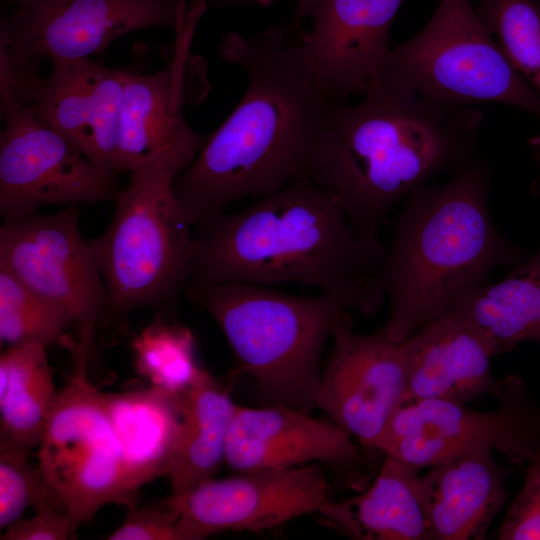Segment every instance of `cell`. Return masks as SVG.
I'll return each mask as SVG.
<instances>
[{
  "mask_svg": "<svg viewBox=\"0 0 540 540\" xmlns=\"http://www.w3.org/2000/svg\"><path fill=\"white\" fill-rule=\"evenodd\" d=\"M224 59L246 73L239 104L174 180L179 206L199 227L232 202L307 178L309 157L335 100L319 85L300 39L273 26L222 41Z\"/></svg>",
  "mask_w": 540,
  "mask_h": 540,
  "instance_id": "cell-1",
  "label": "cell"
},
{
  "mask_svg": "<svg viewBox=\"0 0 540 540\" xmlns=\"http://www.w3.org/2000/svg\"><path fill=\"white\" fill-rule=\"evenodd\" d=\"M197 228L190 282L300 284L364 314L386 302L388 248L357 230L339 201L309 178Z\"/></svg>",
  "mask_w": 540,
  "mask_h": 540,
  "instance_id": "cell-2",
  "label": "cell"
},
{
  "mask_svg": "<svg viewBox=\"0 0 540 540\" xmlns=\"http://www.w3.org/2000/svg\"><path fill=\"white\" fill-rule=\"evenodd\" d=\"M483 115L443 106L375 77L361 102L330 106L307 178L329 191L361 233L378 236L390 210L475 156Z\"/></svg>",
  "mask_w": 540,
  "mask_h": 540,
  "instance_id": "cell-3",
  "label": "cell"
},
{
  "mask_svg": "<svg viewBox=\"0 0 540 540\" xmlns=\"http://www.w3.org/2000/svg\"><path fill=\"white\" fill-rule=\"evenodd\" d=\"M491 177L490 165L475 155L446 182L405 199L382 275L384 327L393 340L403 342L445 314L496 268L525 260L491 218Z\"/></svg>",
  "mask_w": 540,
  "mask_h": 540,
  "instance_id": "cell-4",
  "label": "cell"
},
{
  "mask_svg": "<svg viewBox=\"0 0 540 540\" xmlns=\"http://www.w3.org/2000/svg\"><path fill=\"white\" fill-rule=\"evenodd\" d=\"M185 291L219 326L263 405L305 412L316 407L323 351L350 310L340 300L245 282H189Z\"/></svg>",
  "mask_w": 540,
  "mask_h": 540,
  "instance_id": "cell-5",
  "label": "cell"
},
{
  "mask_svg": "<svg viewBox=\"0 0 540 540\" xmlns=\"http://www.w3.org/2000/svg\"><path fill=\"white\" fill-rule=\"evenodd\" d=\"M180 169L156 162L130 173L105 232L88 240L106 297L98 330L139 308L171 310L192 278L195 235L174 192Z\"/></svg>",
  "mask_w": 540,
  "mask_h": 540,
  "instance_id": "cell-6",
  "label": "cell"
},
{
  "mask_svg": "<svg viewBox=\"0 0 540 540\" xmlns=\"http://www.w3.org/2000/svg\"><path fill=\"white\" fill-rule=\"evenodd\" d=\"M375 77L443 106L497 103L540 120V94L507 60L470 0H439L416 35L389 49Z\"/></svg>",
  "mask_w": 540,
  "mask_h": 540,
  "instance_id": "cell-7",
  "label": "cell"
},
{
  "mask_svg": "<svg viewBox=\"0 0 540 540\" xmlns=\"http://www.w3.org/2000/svg\"><path fill=\"white\" fill-rule=\"evenodd\" d=\"M75 367L57 391L39 443L38 469L76 529L104 505H132L119 441L88 379L90 358L77 341L68 349Z\"/></svg>",
  "mask_w": 540,
  "mask_h": 540,
  "instance_id": "cell-8",
  "label": "cell"
},
{
  "mask_svg": "<svg viewBox=\"0 0 540 540\" xmlns=\"http://www.w3.org/2000/svg\"><path fill=\"white\" fill-rule=\"evenodd\" d=\"M491 393L500 406L490 412L440 399L401 405L374 449L417 469L487 449L528 463L540 451V407L516 375L496 379Z\"/></svg>",
  "mask_w": 540,
  "mask_h": 540,
  "instance_id": "cell-9",
  "label": "cell"
},
{
  "mask_svg": "<svg viewBox=\"0 0 540 540\" xmlns=\"http://www.w3.org/2000/svg\"><path fill=\"white\" fill-rule=\"evenodd\" d=\"M80 210L38 212L0 227V268L63 312L90 360L105 304V287L94 253L79 228Z\"/></svg>",
  "mask_w": 540,
  "mask_h": 540,
  "instance_id": "cell-10",
  "label": "cell"
},
{
  "mask_svg": "<svg viewBox=\"0 0 540 540\" xmlns=\"http://www.w3.org/2000/svg\"><path fill=\"white\" fill-rule=\"evenodd\" d=\"M200 19H193L177 33L173 58L150 74L131 71L123 94L115 173L132 171L156 162L187 169L208 135L192 129L184 107L203 101L209 90L203 58L190 50Z\"/></svg>",
  "mask_w": 540,
  "mask_h": 540,
  "instance_id": "cell-11",
  "label": "cell"
},
{
  "mask_svg": "<svg viewBox=\"0 0 540 540\" xmlns=\"http://www.w3.org/2000/svg\"><path fill=\"white\" fill-rule=\"evenodd\" d=\"M0 43L16 51L53 59L102 54L116 39L148 28L176 34L202 0H6Z\"/></svg>",
  "mask_w": 540,
  "mask_h": 540,
  "instance_id": "cell-12",
  "label": "cell"
},
{
  "mask_svg": "<svg viewBox=\"0 0 540 540\" xmlns=\"http://www.w3.org/2000/svg\"><path fill=\"white\" fill-rule=\"evenodd\" d=\"M0 216L14 220L46 205H93L114 201L116 174L93 164L31 107L1 115Z\"/></svg>",
  "mask_w": 540,
  "mask_h": 540,
  "instance_id": "cell-13",
  "label": "cell"
},
{
  "mask_svg": "<svg viewBox=\"0 0 540 540\" xmlns=\"http://www.w3.org/2000/svg\"><path fill=\"white\" fill-rule=\"evenodd\" d=\"M177 540H200L226 530L263 531L313 512H325L330 485L317 465L240 472L172 493Z\"/></svg>",
  "mask_w": 540,
  "mask_h": 540,
  "instance_id": "cell-14",
  "label": "cell"
},
{
  "mask_svg": "<svg viewBox=\"0 0 540 540\" xmlns=\"http://www.w3.org/2000/svg\"><path fill=\"white\" fill-rule=\"evenodd\" d=\"M331 340L315 406L363 446L374 448L406 389L404 341L393 340L384 326L356 333L350 310L338 319Z\"/></svg>",
  "mask_w": 540,
  "mask_h": 540,
  "instance_id": "cell-15",
  "label": "cell"
},
{
  "mask_svg": "<svg viewBox=\"0 0 540 540\" xmlns=\"http://www.w3.org/2000/svg\"><path fill=\"white\" fill-rule=\"evenodd\" d=\"M404 0H323L302 34L321 88L338 102L364 94L390 47V30Z\"/></svg>",
  "mask_w": 540,
  "mask_h": 540,
  "instance_id": "cell-16",
  "label": "cell"
},
{
  "mask_svg": "<svg viewBox=\"0 0 540 540\" xmlns=\"http://www.w3.org/2000/svg\"><path fill=\"white\" fill-rule=\"evenodd\" d=\"M131 71L91 58L53 59L31 108L93 164L116 174L120 112Z\"/></svg>",
  "mask_w": 540,
  "mask_h": 540,
  "instance_id": "cell-17",
  "label": "cell"
},
{
  "mask_svg": "<svg viewBox=\"0 0 540 540\" xmlns=\"http://www.w3.org/2000/svg\"><path fill=\"white\" fill-rule=\"evenodd\" d=\"M286 406L237 405L224 461L237 471L282 469L325 461L339 465L360 459L350 435L334 422Z\"/></svg>",
  "mask_w": 540,
  "mask_h": 540,
  "instance_id": "cell-18",
  "label": "cell"
},
{
  "mask_svg": "<svg viewBox=\"0 0 540 540\" xmlns=\"http://www.w3.org/2000/svg\"><path fill=\"white\" fill-rule=\"evenodd\" d=\"M404 347L407 383L401 405L427 399L466 404L492 392L494 347L468 321L445 313L419 328Z\"/></svg>",
  "mask_w": 540,
  "mask_h": 540,
  "instance_id": "cell-19",
  "label": "cell"
},
{
  "mask_svg": "<svg viewBox=\"0 0 540 540\" xmlns=\"http://www.w3.org/2000/svg\"><path fill=\"white\" fill-rule=\"evenodd\" d=\"M420 477L428 540H482L508 499L510 470L492 450L468 453L438 465Z\"/></svg>",
  "mask_w": 540,
  "mask_h": 540,
  "instance_id": "cell-20",
  "label": "cell"
},
{
  "mask_svg": "<svg viewBox=\"0 0 540 540\" xmlns=\"http://www.w3.org/2000/svg\"><path fill=\"white\" fill-rule=\"evenodd\" d=\"M101 400L119 441L129 488L166 476L182 420V395L158 388L104 393Z\"/></svg>",
  "mask_w": 540,
  "mask_h": 540,
  "instance_id": "cell-21",
  "label": "cell"
},
{
  "mask_svg": "<svg viewBox=\"0 0 540 540\" xmlns=\"http://www.w3.org/2000/svg\"><path fill=\"white\" fill-rule=\"evenodd\" d=\"M236 407L221 382L201 368L182 397L180 432L166 472L172 493L214 478Z\"/></svg>",
  "mask_w": 540,
  "mask_h": 540,
  "instance_id": "cell-22",
  "label": "cell"
},
{
  "mask_svg": "<svg viewBox=\"0 0 540 540\" xmlns=\"http://www.w3.org/2000/svg\"><path fill=\"white\" fill-rule=\"evenodd\" d=\"M446 313L482 331L496 355L524 342L540 343V246L503 280L476 286Z\"/></svg>",
  "mask_w": 540,
  "mask_h": 540,
  "instance_id": "cell-23",
  "label": "cell"
},
{
  "mask_svg": "<svg viewBox=\"0 0 540 540\" xmlns=\"http://www.w3.org/2000/svg\"><path fill=\"white\" fill-rule=\"evenodd\" d=\"M343 504L353 537L428 540L417 468L395 458L386 456L370 488Z\"/></svg>",
  "mask_w": 540,
  "mask_h": 540,
  "instance_id": "cell-24",
  "label": "cell"
},
{
  "mask_svg": "<svg viewBox=\"0 0 540 540\" xmlns=\"http://www.w3.org/2000/svg\"><path fill=\"white\" fill-rule=\"evenodd\" d=\"M46 349L9 346L0 357V440L28 451L39 445L57 393Z\"/></svg>",
  "mask_w": 540,
  "mask_h": 540,
  "instance_id": "cell-25",
  "label": "cell"
},
{
  "mask_svg": "<svg viewBox=\"0 0 540 540\" xmlns=\"http://www.w3.org/2000/svg\"><path fill=\"white\" fill-rule=\"evenodd\" d=\"M132 350L137 373L150 386L170 394H184L202 368L196 362L191 331L160 316L133 338Z\"/></svg>",
  "mask_w": 540,
  "mask_h": 540,
  "instance_id": "cell-26",
  "label": "cell"
},
{
  "mask_svg": "<svg viewBox=\"0 0 540 540\" xmlns=\"http://www.w3.org/2000/svg\"><path fill=\"white\" fill-rule=\"evenodd\" d=\"M69 318L7 270L0 268V340L67 348L75 337Z\"/></svg>",
  "mask_w": 540,
  "mask_h": 540,
  "instance_id": "cell-27",
  "label": "cell"
},
{
  "mask_svg": "<svg viewBox=\"0 0 540 540\" xmlns=\"http://www.w3.org/2000/svg\"><path fill=\"white\" fill-rule=\"evenodd\" d=\"M475 9L510 64L540 94L538 0H478Z\"/></svg>",
  "mask_w": 540,
  "mask_h": 540,
  "instance_id": "cell-28",
  "label": "cell"
},
{
  "mask_svg": "<svg viewBox=\"0 0 540 540\" xmlns=\"http://www.w3.org/2000/svg\"><path fill=\"white\" fill-rule=\"evenodd\" d=\"M28 450L0 440V528L23 518L28 507L60 501L38 468L28 462Z\"/></svg>",
  "mask_w": 540,
  "mask_h": 540,
  "instance_id": "cell-29",
  "label": "cell"
},
{
  "mask_svg": "<svg viewBox=\"0 0 540 540\" xmlns=\"http://www.w3.org/2000/svg\"><path fill=\"white\" fill-rule=\"evenodd\" d=\"M41 58L0 43V113L31 107L43 77L39 74Z\"/></svg>",
  "mask_w": 540,
  "mask_h": 540,
  "instance_id": "cell-30",
  "label": "cell"
},
{
  "mask_svg": "<svg viewBox=\"0 0 540 540\" xmlns=\"http://www.w3.org/2000/svg\"><path fill=\"white\" fill-rule=\"evenodd\" d=\"M500 540H540V451L528 461L522 489L510 504Z\"/></svg>",
  "mask_w": 540,
  "mask_h": 540,
  "instance_id": "cell-31",
  "label": "cell"
},
{
  "mask_svg": "<svg viewBox=\"0 0 540 540\" xmlns=\"http://www.w3.org/2000/svg\"><path fill=\"white\" fill-rule=\"evenodd\" d=\"M126 515L109 540H177L178 512L170 498L126 506Z\"/></svg>",
  "mask_w": 540,
  "mask_h": 540,
  "instance_id": "cell-32",
  "label": "cell"
},
{
  "mask_svg": "<svg viewBox=\"0 0 540 540\" xmlns=\"http://www.w3.org/2000/svg\"><path fill=\"white\" fill-rule=\"evenodd\" d=\"M74 526L65 507L50 501L36 509V513L28 518H21L6 527L1 540H67L75 539Z\"/></svg>",
  "mask_w": 540,
  "mask_h": 540,
  "instance_id": "cell-33",
  "label": "cell"
},
{
  "mask_svg": "<svg viewBox=\"0 0 540 540\" xmlns=\"http://www.w3.org/2000/svg\"><path fill=\"white\" fill-rule=\"evenodd\" d=\"M322 1L323 0H296L294 8V21L302 22L307 18H312Z\"/></svg>",
  "mask_w": 540,
  "mask_h": 540,
  "instance_id": "cell-34",
  "label": "cell"
},
{
  "mask_svg": "<svg viewBox=\"0 0 540 540\" xmlns=\"http://www.w3.org/2000/svg\"><path fill=\"white\" fill-rule=\"evenodd\" d=\"M532 158L540 168V148H533ZM531 189L536 195H540V175L533 182Z\"/></svg>",
  "mask_w": 540,
  "mask_h": 540,
  "instance_id": "cell-35",
  "label": "cell"
},
{
  "mask_svg": "<svg viewBox=\"0 0 540 540\" xmlns=\"http://www.w3.org/2000/svg\"><path fill=\"white\" fill-rule=\"evenodd\" d=\"M216 1L222 2V3H228V4L253 3V4H258L261 6H269L272 2V0H216Z\"/></svg>",
  "mask_w": 540,
  "mask_h": 540,
  "instance_id": "cell-36",
  "label": "cell"
},
{
  "mask_svg": "<svg viewBox=\"0 0 540 540\" xmlns=\"http://www.w3.org/2000/svg\"><path fill=\"white\" fill-rule=\"evenodd\" d=\"M528 144L532 148H540V133L531 137L528 140Z\"/></svg>",
  "mask_w": 540,
  "mask_h": 540,
  "instance_id": "cell-37",
  "label": "cell"
}]
</instances>
